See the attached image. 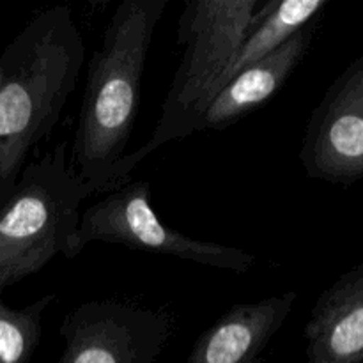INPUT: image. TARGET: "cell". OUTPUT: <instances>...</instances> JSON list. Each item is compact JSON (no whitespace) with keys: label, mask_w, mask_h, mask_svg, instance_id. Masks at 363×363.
I'll return each mask as SVG.
<instances>
[{"label":"cell","mask_w":363,"mask_h":363,"mask_svg":"<svg viewBox=\"0 0 363 363\" xmlns=\"http://www.w3.org/2000/svg\"><path fill=\"white\" fill-rule=\"evenodd\" d=\"M85 60L66 4L34 14L0 53V194L59 123Z\"/></svg>","instance_id":"obj_2"},{"label":"cell","mask_w":363,"mask_h":363,"mask_svg":"<svg viewBox=\"0 0 363 363\" xmlns=\"http://www.w3.org/2000/svg\"><path fill=\"white\" fill-rule=\"evenodd\" d=\"M98 188L67 163L60 142L23 167L0 194V289L39 273L53 257H74L80 206Z\"/></svg>","instance_id":"obj_3"},{"label":"cell","mask_w":363,"mask_h":363,"mask_svg":"<svg viewBox=\"0 0 363 363\" xmlns=\"http://www.w3.org/2000/svg\"><path fill=\"white\" fill-rule=\"evenodd\" d=\"M264 2L186 0L177 23L183 59L162 105L149 152L202 131V121L229 80L240 46Z\"/></svg>","instance_id":"obj_4"},{"label":"cell","mask_w":363,"mask_h":363,"mask_svg":"<svg viewBox=\"0 0 363 363\" xmlns=\"http://www.w3.org/2000/svg\"><path fill=\"white\" fill-rule=\"evenodd\" d=\"M64 350L57 363H156L144 333L112 315H80L60 325Z\"/></svg>","instance_id":"obj_8"},{"label":"cell","mask_w":363,"mask_h":363,"mask_svg":"<svg viewBox=\"0 0 363 363\" xmlns=\"http://www.w3.org/2000/svg\"><path fill=\"white\" fill-rule=\"evenodd\" d=\"M308 43L305 27L275 52L230 77L206 112L202 130H225L272 101L301 62Z\"/></svg>","instance_id":"obj_7"},{"label":"cell","mask_w":363,"mask_h":363,"mask_svg":"<svg viewBox=\"0 0 363 363\" xmlns=\"http://www.w3.org/2000/svg\"><path fill=\"white\" fill-rule=\"evenodd\" d=\"M89 243L124 245L133 250L233 273H247L255 266V255L250 252L194 240L163 223L151 204L147 181H128L82 213L74 238V257Z\"/></svg>","instance_id":"obj_5"},{"label":"cell","mask_w":363,"mask_h":363,"mask_svg":"<svg viewBox=\"0 0 363 363\" xmlns=\"http://www.w3.org/2000/svg\"><path fill=\"white\" fill-rule=\"evenodd\" d=\"M325 6V0H269L262 4L241 43L229 78L294 38Z\"/></svg>","instance_id":"obj_9"},{"label":"cell","mask_w":363,"mask_h":363,"mask_svg":"<svg viewBox=\"0 0 363 363\" xmlns=\"http://www.w3.org/2000/svg\"><path fill=\"white\" fill-rule=\"evenodd\" d=\"M167 6L169 0L121 2L89 62L73 156L74 170L99 194L128 183L131 170L151 155L145 145L124 151L140 110L145 59Z\"/></svg>","instance_id":"obj_1"},{"label":"cell","mask_w":363,"mask_h":363,"mask_svg":"<svg viewBox=\"0 0 363 363\" xmlns=\"http://www.w3.org/2000/svg\"><path fill=\"white\" fill-rule=\"evenodd\" d=\"M296 301L294 293L230 307L194 344L186 363H262Z\"/></svg>","instance_id":"obj_6"},{"label":"cell","mask_w":363,"mask_h":363,"mask_svg":"<svg viewBox=\"0 0 363 363\" xmlns=\"http://www.w3.org/2000/svg\"><path fill=\"white\" fill-rule=\"evenodd\" d=\"M0 289V363H28L34 357L43 333V315L55 301L46 294L25 308H11Z\"/></svg>","instance_id":"obj_10"}]
</instances>
